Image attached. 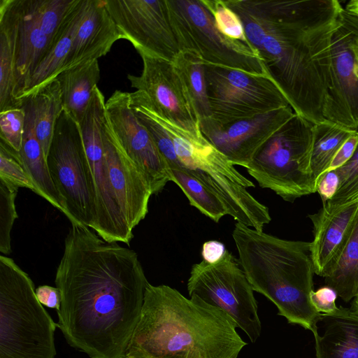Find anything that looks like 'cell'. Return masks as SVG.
<instances>
[{
	"label": "cell",
	"instance_id": "cell-1",
	"mask_svg": "<svg viewBox=\"0 0 358 358\" xmlns=\"http://www.w3.org/2000/svg\"><path fill=\"white\" fill-rule=\"evenodd\" d=\"M71 224L55 280L61 294L57 327L71 347L90 358H120L149 282L134 250Z\"/></svg>",
	"mask_w": 358,
	"mask_h": 358
},
{
	"label": "cell",
	"instance_id": "cell-2",
	"mask_svg": "<svg viewBox=\"0 0 358 358\" xmlns=\"http://www.w3.org/2000/svg\"><path fill=\"white\" fill-rule=\"evenodd\" d=\"M294 112L325 122L331 38L343 7L338 0H224Z\"/></svg>",
	"mask_w": 358,
	"mask_h": 358
},
{
	"label": "cell",
	"instance_id": "cell-3",
	"mask_svg": "<svg viewBox=\"0 0 358 358\" xmlns=\"http://www.w3.org/2000/svg\"><path fill=\"white\" fill-rule=\"evenodd\" d=\"M232 319L196 296L148 284L124 355L133 358H237L247 343Z\"/></svg>",
	"mask_w": 358,
	"mask_h": 358
},
{
	"label": "cell",
	"instance_id": "cell-4",
	"mask_svg": "<svg viewBox=\"0 0 358 358\" xmlns=\"http://www.w3.org/2000/svg\"><path fill=\"white\" fill-rule=\"evenodd\" d=\"M232 237L254 291L273 302L289 323L311 331L320 313L310 301L315 273L310 243L282 239L240 222Z\"/></svg>",
	"mask_w": 358,
	"mask_h": 358
},
{
	"label": "cell",
	"instance_id": "cell-5",
	"mask_svg": "<svg viewBox=\"0 0 358 358\" xmlns=\"http://www.w3.org/2000/svg\"><path fill=\"white\" fill-rule=\"evenodd\" d=\"M29 275L0 256V358H55L57 327L38 300Z\"/></svg>",
	"mask_w": 358,
	"mask_h": 358
},
{
	"label": "cell",
	"instance_id": "cell-6",
	"mask_svg": "<svg viewBox=\"0 0 358 358\" xmlns=\"http://www.w3.org/2000/svg\"><path fill=\"white\" fill-rule=\"evenodd\" d=\"M150 110L169 133L180 166L216 195L237 222L263 231L271 217L268 208L247 190L255 184L239 173L203 134L188 132Z\"/></svg>",
	"mask_w": 358,
	"mask_h": 358
},
{
	"label": "cell",
	"instance_id": "cell-7",
	"mask_svg": "<svg viewBox=\"0 0 358 358\" xmlns=\"http://www.w3.org/2000/svg\"><path fill=\"white\" fill-rule=\"evenodd\" d=\"M313 124L294 113L262 145L246 168L261 187L289 202L316 192L310 169Z\"/></svg>",
	"mask_w": 358,
	"mask_h": 358
},
{
	"label": "cell",
	"instance_id": "cell-8",
	"mask_svg": "<svg viewBox=\"0 0 358 358\" xmlns=\"http://www.w3.org/2000/svg\"><path fill=\"white\" fill-rule=\"evenodd\" d=\"M166 1L180 51L195 55L205 64L266 73L259 55L243 43L224 36L201 0Z\"/></svg>",
	"mask_w": 358,
	"mask_h": 358
},
{
	"label": "cell",
	"instance_id": "cell-9",
	"mask_svg": "<svg viewBox=\"0 0 358 358\" xmlns=\"http://www.w3.org/2000/svg\"><path fill=\"white\" fill-rule=\"evenodd\" d=\"M46 161L69 220L92 229L94 210L80 127L64 110L56 122Z\"/></svg>",
	"mask_w": 358,
	"mask_h": 358
},
{
	"label": "cell",
	"instance_id": "cell-10",
	"mask_svg": "<svg viewBox=\"0 0 358 358\" xmlns=\"http://www.w3.org/2000/svg\"><path fill=\"white\" fill-rule=\"evenodd\" d=\"M187 290L189 296H196L228 315L252 343L259 337L262 324L254 289L238 260L227 250L217 263L203 260L192 265Z\"/></svg>",
	"mask_w": 358,
	"mask_h": 358
},
{
	"label": "cell",
	"instance_id": "cell-11",
	"mask_svg": "<svg viewBox=\"0 0 358 358\" xmlns=\"http://www.w3.org/2000/svg\"><path fill=\"white\" fill-rule=\"evenodd\" d=\"M205 77L210 118L220 124L250 118L289 106L266 73H252L205 64Z\"/></svg>",
	"mask_w": 358,
	"mask_h": 358
},
{
	"label": "cell",
	"instance_id": "cell-12",
	"mask_svg": "<svg viewBox=\"0 0 358 358\" xmlns=\"http://www.w3.org/2000/svg\"><path fill=\"white\" fill-rule=\"evenodd\" d=\"M105 99L96 90L79 124L84 143L94 210L92 229L108 242L129 245L134 237L121 213L110 184L102 138Z\"/></svg>",
	"mask_w": 358,
	"mask_h": 358
},
{
	"label": "cell",
	"instance_id": "cell-13",
	"mask_svg": "<svg viewBox=\"0 0 358 358\" xmlns=\"http://www.w3.org/2000/svg\"><path fill=\"white\" fill-rule=\"evenodd\" d=\"M325 120L358 131V15L345 6L331 38Z\"/></svg>",
	"mask_w": 358,
	"mask_h": 358
},
{
	"label": "cell",
	"instance_id": "cell-14",
	"mask_svg": "<svg viewBox=\"0 0 358 358\" xmlns=\"http://www.w3.org/2000/svg\"><path fill=\"white\" fill-rule=\"evenodd\" d=\"M140 76L129 74L131 86L144 103L162 119L194 135H202L200 122L173 62L139 54Z\"/></svg>",
	"mask_w": 358,
	"mask_h": 358
},
{
	"label": "cell",
	"instance_id": "cell-15",
	"mask_svg": "<svg viewBox=\"0 0 358 358\" xmlns=\"http://www.w3.org/2000/svg\"><path fill=\"white\" fill-rule=\"evenodd\" d=\"M121 32L138 54L173 62L180 52L166 0H105Z\"/></svg>",
	"mask_w": 358,
	"mask_h": 358
},
{
	"label": "cell",
	"instance_id": "cell-16",
	"mask_svg": "<svg viewBox=\"0 0 358 358\" xmlns=\"http://www.w3.org/2000/svg\"><path fill=\"white\" fill-rule=\"evenodd\" d=\"M106 119L125 152L147 180L152 194L170 181L167 164L129 103V93L115 90L106 101Z\"/></svg>",
	"mask_w": 358,
	"mask_h": 358
},
{
	"label": "cell",
	"instance_id": "cell-17",
	"mask_svg": "<svg viewBox=\"0 0 358 358\" xmlns=\"http://www.w3.org/2000/svg\"><path fill=\"white\" fill-rule=\"evenodd\" d=\"M294 114L289 106L224 124L207 118L200 120V129L234 166L246 169L262 145Z\"/></svg>",
	"mask_w": 358,
	"mask_h": 358
},
{
	"label": "cell",
	"instance_id": "cell-18",
	"mask_svg": "<svg viewBox=\"0 0 358 358\" xmlns=\"http://www.w3.org/2000/svg\"><path fill=\"white\" fill-rule=\"evenodd\" d=\"M102 138L110 184L118 206L129 229H134L148 212L152 195L145 176L125 152L114 135L106 117Z\"/></svg>",
	"mask_w": 358,
	"mask_h": 358
},
{
	"label": "cell",
	"instance_id": "cell-19",
	"mask_svg": "<svg viewBox=\"0 0 358 358\" xmlns=\"http://www.w3.org/2000/svg\"><path fill=\"white\" fill-rule=\"evenodd\" d=\"M120 39H124L123 36L108 10L105 0H82L70 52L62 71L106 55Z\"/></svg>",
	"mask_w": 358,
	"mask_h": 358
},
{
	"label": "cell",
	"instance_id": "cell-20",
	"mask_svg": "<svg viewBox=\"0 0 358 358\" xmlns=\"http://www.w3.org/2000/svg\"><path fill=\"white\" fill-rule=\"evenodd\" d=\"M358 214V199L329 211L322 208L310 215L314 225L310 257L314 272L328 277L350 235Z\"/></svg>",
	"mask_w": 358,
	"mask_h": 358
},
{
	"label": "cell",
	"instance_id": "cell-21",
	"mask_svg": "<svg viewBox=\"0 0 358 358\" xmlns=\"http://www.w3.org/2000/svg\"><path fill=\"white\" fill-rule=\"evenodd\" d=\"M12 1L15 20V97L20 101L27 80L52 40L37 25L25 0Z\"/></svg>",
	"mask_w": 358,
	"mask_h": 358
},
{
	"label": "cell",
	"instance_id": "cell-22",
	"mask_svg": "<svg viewBox=\"0 0 358 358\" xmlns=\"http://www.w3.org/2000/svg\"><path fill=\"white\" fill-rule=\"evenodd\" d=\"M311 331L316 358H358V314L352 310L319 313Z\"/></svg>",
	"mask_w": 358,
	"mask_h": 358
},
{
	"label": "cell",
	"instance_id": "cell-23",
	"mask_svg": "<svg viewBox=\"0 0 358 358\" xmlns=\"http://www.w3.org/2000/svg\"><path fill=\"white\" fill-rule=\"evenodd\" d=\"M25 112V127L19 155L22 162L36 185L38 195L47 200L66 216L67 212L51 178L43 150L36 136L31 101L21 99Z\"/></svg>",
	"mask_w": 358,
	"mask_h": 358
},
{
	"label": "cell",
	"instance_id": "cell-24",
	"mask_svg": "<svg viewBox=\"0 0 358 358\" xmlns=\"http://www.w3.org/2000/svg\"><path fill=\"white\" fill-rule=\"evenodd\" d=\"M82 0H75L57 33L35 70L27 81L20 100L27 97L62 71L70 52L72 35Z\"/></svg>",
	"mask_w": 358,
	"mask_h": 358
},
{
	"label": "cell",
	"instance_id": "cell-25",
	"mask_svg": "<svg viewBox=\"0 0 358 358\" xmlns=\"http://www.w3.org/2000/svg\"><path fill=\"white\" fill-rule=\"evenodd\" d=\"M101 77L98 59L61 72L59 81L63 108L78 124L83 120Z\"/></svg>",
	"mask_w": 358,
	"mask_h": 358
},
{
	"label": "cell",
	"instance_id": "cell-26",
	"mask_svg": "<svg viewBox=\"0 0 358 358\" xmlns=\"http://www.w3.org/2000/svg\"><path fill=\"white\" fill-rule=\"evenodd\" d=\"M15 20L12 0L0 1V113L22 106L15 97Z\"/></svg>",
	"mask_w": 358,
	"mask_h": 358
},
{
	"label": "cell",
	"instance_id": "cell-27",
	"mask_svg": "<svg viewBox=\"0 0 358 358\" xmlns=\"http://www.w3.org/2000/svg\"><path fill=\"white\" fill-rule=\"evenodd\" d=\"M27 97L31 103L36 136L47 159L56 122L64 110L58 80L48 82Z\"/></svg>",
	"mask_w": 358,
	"mask_h": 358
},
{
	"label": "cell",
	"instance_id": "cell-28",
	"mask_svg": "<svg viewBox=\"0 0 358 358\" xmlns=\"http://www.w3.org/2000/svg\"><path fill=\"white\" fill-rule=\"evenodd\" d=\"M310 169L317 184L343 143L355 131L327 121L314 124Z\"/></svg>",
	"mask_w": 358,
	"mask_h": 358
},
{
	"label": "cell",
	"instance_id": "cell-29",
	"mask_svg": "<svg viewBox=\"0 0 358 358\" xmlns=\"http://www.w3.org/2000/svg\"><path fill=\"white\" fill-rule=\"evenodd\" d=\"M328 287L343 301L356 297L358 291V214L350 235L329 275Z\"/></svg>",
	"mask_w": 358,
	"mask_h": 358
},
{
	"label": "cell",
	"instance_id": "cell-30",
	"mask_svg": "<svg viewBox=\"0 0 358 358\" xmlns=\"http://www.w3.org/2000/svg\"><path fill=\"white\" fill-rule=\"evenodd\" d=\"M173 63L184 84L199 122L210 118L205 64L195 55L187 51H180Z\"/></svg>",
	"mask_w": 358,
	"mask_h": 358
},
{
	"label": "cell",
	"instance_id": "cell-31",
	"mask_svg": "<svg viewBox=\"0 0 358 358\" xmlns=\"http://www.w3.org/2000/svg\"><path fill=\"white\" fill-rule=\"evenodd\" d=\"M170 181L183 192L191 206L215 222L226 215L227 210L220 199L182 168L169 169Z\"/></svg>",
	"mask_w": 358,
	"mask_h": 358
},
{
	"label": "cell",
	"instance_id": "cell-32",
	"mask_svg": "<svg viewBox=\"0 0 358 358\" xmlns=\"http://www.w3.org/2000/svg\"><path fill=\"white\" fill-rule=\"evenodd\" d=\"M75 0H25L40 29L53 39Z\"/></svg>",
	"mask_w": 358,
	"mask_h": 358
},
{
	"label": "cell",
	"instance_id": "cell-33",
	"mask_svg": "<svg viewBox=\"0 0 358 358\" xmlns=\"http://www.w3.org/2000/svg\"><path fill=\"white\" fill-rule=\"evenodd\" d=\"M0 182L9 188L29 189L38 195V189L27 173L16 152L8 145L0 142Z\"/></svg>",
	"mask_w": 358,
	"mask_h": 358
},
{
	"label": "cell",
	"instance_id": "cell-34",
	"mask_svg": "<svg viewBox=\"0 0 358 358\" xmlns=\"http://www.w3.org/2000/svg\"><path fill=\"white\" fill-rule=\"evenodd\" d=\"M335 171L339 177L338 189L322 206L329 211L358 199V144L350 159Z\"/></svg>",
	"mask_w": 358,
	"mask_h": 358
},
{
	"label": "cell",
	"instance_id": "cell-35",
	"mask_svg": "<svg viewBox=\"0 0 358 358\" xmlns=\"http://www.w3.org/2000/svg\"><path fill=\"white\" fill-rule=\"evenodd\" d=\"M201 1L212 15L217 29L224 36L239 41L251 48L241 20L224 0H201Z\"/></svg>",
	"mask_w": 358,
	"mask_h": 358
},
{
	"label": "cell",
	"instance_id": "cell-36",
	"mask_svg": "<svg viewBox=\"0 0 358 358\" xmlns=\"http://www.w3.org/2000/svg\"><path fill=\"white\" fill-rule=\"evenodd\" d=\"M17 192L0 182V252L3 255L12 252L10 234L18 217L15 203Z\"/></svg>",
	"mask_w": 358,
	"mask_h": 358
},
{
	"label": "cell",
	"instance_id": "cell-37",
	"mask_svg": "<svg viewBox=\"0 0 358 358\" xmlns=\"http://www.w3.org/2000/svg\"><path fill=\"white\" fill-rule=\"evenodd\" d=\"M25 127V112L22 106L0 113L1 141L20 152Z\"/></svg>",
	"mask_w": 358,
	"mask_h": 358
},
{
	"label": "cell",
	"instance_id": "cell-38",
	"mask_svg": "<svg viewBox=\"0 0 358 358\" xmlns=\"http://www.w3.org/2000/svg\"><path fill=\"white\" fill-rule=\"evenodd\" d=\"M336 292L328 286L323 287L310 294L312 304L320 313H331L338 308L336 305Z\"/></svg>",
	"mask_w": 358,
	"mask_h": 358
},
{
	"label": "cell",
	"instance_id": "cell-39",
	"mask_svg": "<svg viewBox=\"0 0 358 358\" xmlns=\"http://www.w3.org/2000/svg\"><path fill=\"white\" fill-rule=\"evenodd\" d=\"M339 186V177L336 171L326 172L316 184V192H318L323 205L331 200L337 192Z\"/></svg>",
	"mask_w": 358,
	"mask_h": 358
},
{
	"label": "cell",
	"instance_id": "cell-40",
	"mask_svg": "<svg viewBox=\"0 0 358 358\" xmlns=\"http://www.w3.org/2000/svg\"><path fill=\"white\" fill-rule=\"evenodd\" d=\"M358 144V131L350 136L341 145L332 159L327 171H334L348 162L352 157Z\"/></svg>",
	"mask_w": 358,
	"mask_h": 358
},
{
	"label": "cell",
	"instance_id": "cell-41",
	"mask_svg": "<svg viewBox=\"0 0 358 358\" xmlns=\"http://www.w3.org/2000/svg\"><path fill=\"white\" fill-rule=\"evenodd\" d=\"M36 295L39 302L48 308L58 310L61 304V294L57 287L50 285H41L36 290Z\"/></svg>",
	"mask_w": 358,
	"mask_h": 358
},
{
	"label": "cell",
	"instance_id": "cell-42",
	"mask_svg": "<svg viewBox=\"0 0 358 358\" xmlns=\"http://www.w3.org/2000/svg\"><path fill=\"white\" fill-rule=\"evenodd\" d=\"M224 245L217 241H208L203 243L201 250L203 260L208 264L218 262L226 251Z\"/></svg>",
	"mask_w": 358,
	"mask_h": 358
},
{
	"label": "cell",
	"instance_id": "cell-43",
	"mask_svg": "<svg viewBox=\"0 0 358 358\" xmlns=\"http://www.w3.org/2000/svg\"><path fill=\"white\" fill-rule=\"evenodd\" d=\"M345 7L358 15V0L349 1Z\"/></svg>",
	"mask_w": 358,
	"mask_h": 358
},
{
	"label": "cell",
	"instance_id": "cell-44",
	"mask_svg": "<svg viewBox=\"0 0 358 358\" xmlns=\"http://www.w3.org/2000/svg\"><path fill=\"white\" fill-rule=\"evenodd\" d=\"M355 300L352 304V310L358 314V296L355 297Z\"/></svg>",
	"mask_w": 358,
	"mask_h": 358
},
{
	"label": "cell",
	"instance_id": "cell-45",
	"mask_svg": "<svg viewBox=\"0 0 358 358\" xmlns=\"http://www.w3.org/2000/svg\"><path fill=\"white\" fill-rule=\"evenodd\" d=\"M120 358H133V357H128V356H126V355H124L123 356H122Z\"/></svg>",
	"mask_w": 358,
	"mask_h": 358
},
{
	"label": "cell",
	"instance_id": "cell-46",
	"mask_svg": "<svg viewBox=\"0 0 358 358\" xmlns=\"http://www.w3.org/2000/svg\"><path fill=\"white\" fill-rule=\"evenodd\" d=\"M358 296V291H357V296Z\"/></svg>",
	"mask_w": 358,
	"mask_h": 358
}]
</instances>
